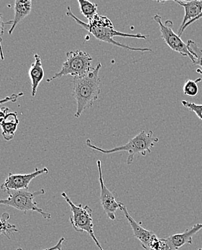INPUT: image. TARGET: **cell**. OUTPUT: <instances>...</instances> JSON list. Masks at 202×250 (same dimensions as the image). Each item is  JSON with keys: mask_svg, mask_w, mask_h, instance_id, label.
Instances as JSON below:
<instances>
[{"mask_svg": "<svg viewBox=\"0 0 202 250\" xmlns=\"http://www.w3.org/2000/svg\"><path fill=\"white\" fill-rule=\"evenodd\" d=\"M18 126V124H13V123H4L1 125V131H2V136L6 141L9 142V141L13 140Z\"/></svg>", "mask_w": 202, "mask_h": 250, "instance_id": "ac0fdd59", "label": "cell"}, {"mask_svg": "<svg viewBox=\"0 0 202 250\" xmlns=\"http://www.w3.org/2000/svg\"><path fill=\"white\" fill-rule=\"evenodd\" d=\"M78 3L81 14L88 20V22L92 21L93 18L98 14L97 4L95 3L87 0H78Z\"/></svg>", "mask_w": 202, "mask_h": 250, "instance_id": "9a60e30c", "label": "cell"}, {"mask_svg": "<svg viewBox=\"0 0 202 250\" xmlns=\"http://www.w3.org/2000/svg\"><path fill=\"white\" fill-rule=\"evenodd\" d=\"M202 13H200V15H198V16L197 17V18H194V19L191 20V21H189V22H187L186 25H184V27L183 28H182V30H181L180 33H178V36H182V34H183L184 32L186 30V28H188L189 25H191V24L194 23V22H197V21H199V20L202 19Z\"/></svg>", "mask_w": 202, "mask_h": 250, "instance_id": "603a6c76", "label": "cell"}, {"mask_svg": "<svg viewBox=\"0 0 202 250\" xmlns=\"http://www.w3.org/2000/svg\"><path fill=\"white\" fill-rule=\"evenodd\" d=\"M9 112H10V108H8V107H3L0 108V128H1V125L4 123V119H5L6 116Z\"/></svg>", "mask_w": 202, "mask_h": 250, "instance_id": "cb8c5ba5", "label": "cell"}, {"mask_svg": "<svg viewBox=\"0 0 202 250\" xmlns=\"http://www.w3.org/2000/svg\"><path fill=\"white\" fill-rule=\"evenodd\" d=\"M120 209L123 212L125 217L128 219L129 224H130L131 228H132V231H133L134 236L140 241L143 249L148 250L150 242L157 236L155 233L143 228L136 221H135V219L128 213L126 206L123 203L120 202Z\"/></svg>", "mask_w": 202, "mask_h": 250, "instance_id": "30bf717a", "label": "cell"}, {"mask_svg": "<svg viewBox=\"0 0 202 250\" xmlns=\"http://www.w3.org/2000/svg\"><path fill=\"white\" fill-rule=\"evenodd\" d=\"M179 5L184 8V17L182 23L181 24L178 33H180L182 28L184 27L187 22L191 21V20L197 18L202 11V1L198 0H192V1H174Z\"/></svg>", "mask_w": 202, "mask_h": 250, "instance_id": "5bb4252c", "label": "cell"}, {"mask_svg": "<svg viewBox=\"0 0 202 250\" xmlns=\"http://www.w3.org/2000/svg\"><path fill=\"white\" fill-rule=\"evenodd\" d=\"M201 79L197 80H188L186 81L183 86V91L184 95L190 97H194L198 95L199 86L198 82L201 81Z\"/></svg>", "mask_w": 202, "mask_h": 250, "instance_id": "e0dca14e", "label": "cell"}, {"mask_svg": "<svg viewBox=\"0 0 202 250\" xmlns=\"http://www.w3.org/2000/svg\"><path fill=\"white\" fill-rule=\"evenodd\" d=\"M66 15L69 18H72L80 26L82 27L84 29L87 30L89 33L92 34L96 39L101 41V42H106L115 45V46L120 47L123 49L129 50L132 51H138V52H153V50L148 48H133V47L129 46L128 45L123 44L119 43L114 40V37L120 36V37L132 38V39H143L146 40V39L149 37L148 36H145L141 33H137V34H128V33H122V32L117 31L114 28L112 22L107 16L99 15L97 14L92 21L88 22V23L83 22L81 20L78 19L77 17L75 16L72 11V8L70 7H67V12Z\"/></svg>", "mask_w": 202, "mask_h": 250, "instance_id": "6da1fadb", "label": "cell"}, {"mask_svg": "<svg viewBox=\"0 0 202 250\" xmlns=\"http://www.w3.org/2000/svg\"><path fill=\"white\" fill-rule=\"evenodd\" d=\"M101 69L102 63H99L86 75L73 78L72 93L77 104L75 118H79L84 110L92 107L95 101L99 99L101 93Z\"/></svg>", "mask_w": 202, "mask_h": 250, "instance_id": "7a4b0ae2", "label": "cell"}, {"mask_svg": "<svg viewBox=\"0 0 202 250\" xmlns=\"http://www.w3.org/2000/svg\"><path fill=\"white\" fill-rule=\"evenodd\" d=\"M198 250H202V248H200V249H199Z\"/></svg>", "mask_w": 202, "mask_h": 250, "instance_id": "4316f807", "label": "cell"}, {"mask_svg": "<svg viewBox=\"0 0 202 250\" xmlns=\"http://www.w3.org/2000/svg\"><path fill=\"white\" fill-rule=\"evenodd\" d=\"M147 250H171V248L166 239H160L156 236L150 242Z\"/></svg>", "mask_w": 202, "mask_h": 250, "instance_id": "d6986e66", "label": "cell"}, {"mask_svg": "<svg viewBox=\"0 0 202 250\" xmlns=\"http://www.w3.org/2000/svg\"><path fill=\"white\" fill-rule=\"evenodd\" d=\"M15 16L14 19L6 22L7 25H12L11 28L9 30V35L11 36L16 29L17 25L23 21L28 15L31 14L32 10V1H22L16 0L15 1Z\"/></svg>", "mask_w": 202, "mask_h": 250, "instance_id": "7c38bea8", "label": "cell"}, {"mask_svg": "<svg viewBox=\"0 0 202 250\" xmlns=\"http://www.w3.org/2000/svg\"><path fill=\"white\" fill-rule=\"evenodd\" d=\"M158 142H159V139L154 137L153 131H142L135 137L131 139L128 143L123 146H117L111 149H102L98 147L92 143L90 139H87L86 144L89 148L105 154L127 151L128 153L127 164L130 165L133 162L135 156L137 154H140L143 156H146L147 153L150 154L152 152V148L154 147L155 144Z\"/></svg>", "mask_w": 202, "mask_h": 250, "instance_id": "3957f363", "label": "cell"}, {"mask_svg": "<svg viewBox=\"0 0 202 250\" xmlns=\"http://www.w3.org/2000/svg\"><path fill=\"white\" fill-rule=\"evenodd\" d=\"M66 240L64 237L61 238L60 240L58 241V243L55 245V246L52 247V248H48V249L43 250H62V245L64 241ZM17 250H22L21 248H19Z\"/></svg>", "mask_w": 202, "mask_h": 250, "instance_id": "d4e9b609", "label": "cell"}, {"mask_svg": "<svg viewBox=\"0 0 202 250\" xmlns=\"http://www.w3.org/2000/svg\"><path fill=\"white\" fill-rule=\"evenodd\" d=\"M197 73L201 74V75H202V69H197Z\"/></svg>", "mask_w": 202, "mask_h": 250, "instance_id": "484cf974", "label": "cell"}, {"mask_svg": "<svg viewBox=\"0 0 202 250\" xmlns=\"http://www.w3.org/2000/svg\"><path fill=\"white\" fill-rule=\"evenodd\" d=\"M34 58L35 62L32 63L29 72H28L31 81L32 96L33 98L36 96L39 84L44 77V70H43V64H42L41 57L38 54H36L34 55Z\"/></svg>", "mask_w": 202, "mask_h": 250, "instance_id": "4fadbf2b", "label": "cell"}, {"mask_svg": "<svg viewBox=\"0 0 202 250\" xmlns=\"http://www.w3.org/2000/svg\"><path fill=\"white\" fill-rule=\"evenodd\" d=\"M61 196L70 206L71 210L72 212L70 222L75 231L81 233L87 232L91 236L99 250H105L95 236L94 231H93L92 209L89 206H83L82 204L76 205L69 198L66 192H62Z\"/></svg>", "mask_w": 202, "mask_h": 250, "instance_id": "5b68a950", "label": "cell"}, {"mask_svg": "<svg viewBox=\"0 0 202 250\" xmlns=\"http://www.w3.org/2000/svg\"><path fill=\"white\" fill-rule=\"evenodd\" d=\"M48 173L46 167L43 169L36 168L34 172L29 174H9V176L5 181L1 185L0 189L3 191L7 190H28L29 185L32 180L41 175Z\"/></svg>", "mask_w": 202, "mask_h": 250, "instance_id": "ba28073f", "label": "cell"}, {"mask_svg": "<svg viewBox=\"0 0 202 250\" xmlns=\"http://www.w3.org/2000/svg\"><path fill=\"white\" fill-rule=\"evenodd\" d=\"M182 104L190 111L194 112L197 117L202 121V104L189 102V101H182Z\"/></svg>", "mask_w": 202, "mask_h": 250, "instance_id": "ffe728a7", "label": "cell"}, {"mask_svg": "<svg viewBox=\"0 0 202 250\" xmlns=\"http://www.w3.org/2000/svg\"><path fill=\"white\" fill-rule=\"evenodd\" d=\"M202 229V224H197L188 229L184 232L173 234L166 238L171 246V250H178L186 245H192L193 237Z\"/></svg>", "mask_w": 202, "mask_h": 250, "instance_id": "8fae6325", "label": "cell"}, {"mask_svg": "<svg viewBox=\"0 0 202 250\" xmlns=\"http://www.w3.org/2000/svg\"><path fill=\"white\" fill-rule=\"evenodd\" d=\"M23 92H19L18 94H13L9 97H6V98H3V99L0 100V104H4L6 103L13 102L16 103L18 101V98L20 97L23 96Z\"/></svg>", "mask_w": 202, "mask_h": 250, "instance_id": "7402d4cb", "label": "cell"}, {"mask_svg": "<svg viewBox=\"0 0 202 250\" xmlns=\"http://www.w3.org/2000/svg\"><path fill=\"white\" fill-rule=\"evenodd\" d=\"M188 51H190L194 58V65H198L202 69V49L198 46L196 42L192 40H188L186 43Z\"/></svg>", "mask_w": 202, "mask_h": 250, "instance_id": "2e32d148", "label": "cell"}, {"mask_svg": "<svg viewBox=\"0 0 202 250\" xmlns=\"http://www.w3.org/2000/svg\"><path fill=\"white\" fill-rule=\"evenodd\" d=\"M92 57L90 54L81 50L70 51L66 54V62L63 63L62 68L58 73L54 74L47 82L51 83L55 79L61 78L64 76L71 75L73 77H83L92 70L91 63Z\"/></svg>", "mask_w": 202, "mask_h": 250, "instance_id": "8992f818", "label": "cell"}, {"mask_svg": "<svg viewBox=\"0 0 202 250\" xmlns=\"http://www.w3.org/2000/svg\"><path fill=\"white\" fill-rule=\"evenodd\" d=\"M98 171H99V180L100 184L101 193L100 201L104 211L108 217L111 220L116 219L115 213L117 209L120 208V202L116 201L115 197L112 192L110 191L104 182L103 175L102 170V162L97 161Z\"/></svg>", "mask_w": 202, "mask_h": 250, "instance_id": "9c48e42d", "label": "cell"}, {"mask_svg": "<svg viewBox=\"0 0 202 250\" xmlns=\"http://www.w3.org/2000/svg\"><path fill=\"white\" fill-rule=\"evenodd\" d=\"M154 21L158 24L160 27V31L161 33V38L164 41L165 43L169 46L171 50L175 52L179 53L182 57H188L190 60L194 63V58L192 54L188 51V47L186 43L182 41L180 36L173 32V29L168 24V21L165 22V24L162 22L161 17L159 15H156L153 18Z\"/></svg>", "mask_w": 202, "mask_h": 250, "instance_id": "52a82bcc", "label": "cell"}, {"mask_svg": "<svg viewBox=\"0 0 202 250\" xmlns=\"http://www.w3.org/2000/svg\"><path fill=\"white\" fill-rule=\"evenodd\" d=\"M6 192L8 193V198L0 199V205L10 206L23 211L25 214L29 210L36 211L40 213L42 217L46 220H50L52 217L51 213H46L37 207V203L35 201L36 197L46 193L44 189L33 192L28 191V190H7Z\"/></svg>", "mask_w": 202, "mask_h": 250, "instance_id": "277c9868", "label": "cell"}, {"mask_svg": "<svg viewBox=\"0 0 202 250\" xmlns=\"http://www.w3.org/2000/svg\"><path fill=\"white\" fill-rule=\"evenodd\" d=\"M6 25V22H4L3 21V17L2 15L0 13V58H1V60H4V52H3L2 49V36L4 35V25Z\"/></svg>", "mask_w": 202, "mask_h": 250, "instance_id": "44dd1931", "label": "cell"}]
</instances>
